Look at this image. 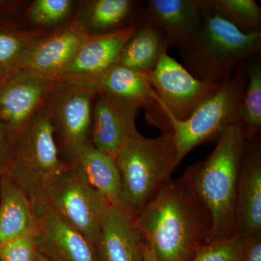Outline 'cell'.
<instances>
[{
    "label": "cell",
    "instance_id": "obj_1",
    "mask_svg": "<svg viewBox=\"0 0 261 261\" xmlns=\"http://www.w3.org/2000/svg\"><path fill=\"white\" fill-rule=\"evenodd\" d=\"M136 223L157 261H191L211 242L210 212L182 176L168 180L136 215Z\"/></svg>",
    "mask_w": 261,
    "mask_h": 261
},
{
    "label": "cell",
    "instance_id": "obj_2",
    "mask_svg": "<svg viewBox=\"0 0 261 261\" xmlns=\"http://www.w3.org/2000/svg\"><path fill=\"white\" fill-rule=\"evenodd\" d=\"M215 142L210 155L182 176L210 212L211 241L236 234L239 173L247 143L241 123L225 128Z\"/></svg>",
    "mask_w": 261,
    "mask_h": 261
},
{
    "label": "cell",
    "instance_id": "obj_3",
    "mask_svg": "<svg viewBox=\"0 0 261 261\" xmlns=\"http://www.w3.org/2000/svg\"><path fill=\"white\" fill-rule=\"evenodd\" d=\"M202 10L200 29L180 49V55L185 68L197 80L221 83L238 63L260 56L261 32L245 34L219 15Z\"/></svg>",
    "mask_w": 261,
    "mask_h": 261
},
{
    "label": "cell",
    "instance_id": "obj_4",
    "mask_svg": "<svg viewBox=\"0 0 261 261\" xmlns=\"http://www.w3.org/2000/svg\"><path fill=\"white\" fill-rule=\"evenodd\" d=\"M176 145L172 130L157 138L140 132L132 136L117 153V168L126 205L134 214L149 202L171 179L175 167Z\"/></svg>",
    "mask_w": 261,
    "mask_h": 261
},
{
    "label": "cell",
    "instance_id": "obj_5",
    "mask_svg": "<svg viewBox=\"0 0 261 261\" xmlns=\"http://www.w3.org/2000/svg\"><path fill=\"white\" fill-rule=\"evenodd\" d=\"M62 161L44 104L19 135L5 174L27 194L36 211L53 182L68 167Z\"/></svg>",
    "mask_w": 261,
    "mask_h": 261
},
{
    "label": "cell",
    "instance_id": "obj_6",
    "mask_svg": "<svg viewBox=\"0 0 261 261\" xmlns=\"http://www.w3.org/2000/svg\"><path fill=\"white\" fill-rule=\"evenodd\" d=\"M243 65L221 84L219 90L185 121L166 113L176 145L175 167L197 146L215 142L220 134L240 123V109L246 87Z\"/></svg>",
    "mask_w": 261,
    "mask_h": 261
},
{
    "label": "cell",
    "instance_id": "obj_7",
    "mask_svg": "<svg viewBox=\"0 0 261 261\" xmlns=\"http://www.w3.org/2000/svg\"><path fill=\"white\" fill-rule=\"evenodd\" d=\"M95 94L83 82L57 80L44 103L60 156L68 166L78 162L92 144Z\"/></svg>",
    "mask_w": 261,
    "mask_h": 261
},
{
    "label": "cell",
    "instance_id": "obj_8",
    "mask_svg": "<svg viewBox=\"0 0 261 261\" xmlns=\"http://www.w3.org/2000/svg\"><path fill=\"white\" fill-rule=\"evenodd\" d=\"M46 202L61 219L96 245L110 204L75 163L53 182Z\"/></svg>",
    "mask_w": 261,
    "mask_h": 261
},
{
    "label": "cell",
    "instance_id": "obj_9",
    "mask_svg": "<svg viewBox=\"0 0 261 261\" xmlns=\"http://www.w3.org/2000/svg\"><path fill=\"white\" fill-rule=\"evenodd\" d=\"M153 89L165 114L178 121L187 119L202 102L214 95L221 83L210 84L197 80L165 51L159 63L144 75Z\"/></svg>",
    "mask_w": 261,
    "mask_h": 261
},
{
    "label": "cell",
    "instance_id": "obj_10",
    "mask_svg": "<svg viewBox=\"0 0 261 261\" xmlns=\"http://www.w3.org/2000/svg\"><path fill=\"white\" fill-rule=\"evenodd\" d=\"M56 82L27 69L13 70L0 82V123L15 142Z\"/></svg>",
    "mask_w": 261,
    "mask_h": 261
},
{
    "label": "cell",
    "instance_id": "obj_11",
    "mask_svg": "<svg viewBox=\"0 0 261 261\" xmlns=\"http://www.w3.org/2000/svg\"><path fill=\"white\" fill-rule=\"evenodd\" d=\"M140 109L137 103L96 92L92 102V145L115 159L125 142L138 133L136 121Z\"/></svg>",
    "mask_w": 261,
    "mask_h": 261
},
{
    "label": "cell",
    "instance_id": "obj_12",
    "mask_svg": "<svg viewBox=\"0 0 261 261\" xmlns=\"http://www.w3.org/2000/svg\"><path fill=\"white\" fill-rule=\"evenodd\" d=\"M88 37L84 27L72 18L39 39L20 60L15 70H32L57 80Z\"/></svg>",
    "mask_w": 261,
    "mask_h": 261
},
{
    "label": "cell",
    "instance_id": "obj_13",
    "mask_svg": "<svg viewBox=\"0 0 261 261\" xmlns=\"http://www.w3.org/2000/svg\"><path fill=\"white\" fill-rule=\"evenodd\" d=\"M37 249L49 261H99L95 245L61 219L47 202L36 211Z\"/></svg>",
    "mask_w": 261,
    "mask_h": 261
},
{
    "label": "cell",
    "instance_id": "obj_14",
    "mask_svg": "<svg viewBox=\"0 0 261 261\" xmlns=\"http://www.w3.org/2000/svg\"><path fill=\"white\" fill-rule=\"evenodd\" d=\"M83 83L88 84L97 93L108 94L140 105L149 123L159 128L161 134L171 130L167 116L145 75L116 63L97 76Z\"/></svg>",
    "mask_w": 261,
    "mask_h": 261
},
{
    "label": "cell",
    "instance_id": "obj_15",
    "mask_svg": "<svg viewBox=\"0 0 261 261\" xmlns=\"http://www.w3.org/2000/svg\"><path fill=\"white\" fill-rule=\"evenodd\" d=\"M140 23L108 34L89 35L57 80L87 82L118 63L122 48Z\"/></svg>",
    "mask_w": 261,
    "mask_h": 261
},
{
    "label": "cell",
    "instance_id": "obj_16",
    "mask_svg": "<svg viewBox=\"0 0 261 261\" xmlns=\"http://www.w3.org/2000/svg\"><path fill=\"white\" fill-rule=\"evenodd\" d=\"M200 0H149L144 3L140 22L153 24L164 33L168 48L186 46L202 22Z\"/></svg>",
    "mask_w": 261,
    "mask_h": 261
},
{
    "label": "cell",
    "instance_id": "obj_17",
    "mask_svg": "<svg viewBox=\"0 0 261 261\" xmlns=\"http://www.w3.org/2000/svg\"><path fill=\"white\" fill-rule=\"evenodd\" d=\"M236 234L261 233V138L247 141L237 192Z\"/></svg>",
    "mask_w": 261,
    "mask_h": 261
},
{
    "label": "cell",
    "instance_id": "obj_18",
    "mask_svg": "<svg viewBox=\"0 0 261 261\" xmlns=\"http://www.w3.org/2000/svg\"><path fill=\"white\" fill-rule=\"evenodd\" d=\"M95 247L99 261H143L145 243L135 215L110 206Z\"/></svg>",
    "mask_w": 261,
    "mask_h": 261
},
{
    "label": "cell",
    "instance_id": "obj_19",
    "mask_svg": "<svg viewBox=\"0 0 261 261\" xmlns=\"http://www.w3.org/2000/svg\"><path fill=\"white\" fill-rule=\"evenodd\" d=\"M144 2L87 0L81 2L74 17L89 35L108 34L140 22Z\"/></svg>",
    "mask_w": 261,
    "mask_h": 261
},
{
    "label": "cell",
    "instance_id": "obj_20",
    "mask_svg": "<svg viewBox=\"0 0 261 261\" xmlns=\"http://www.w3.org/2000/svg\"><path fill=\"white\" fill-rule=\"evenodd\" d=\"M35 209L27 194L5 173L0 174V246L36 233Z\"/></svg>",
    "mask_w": 261,
    "mask_h": 261
},
{
    "label": "cell",
    "instance_id": "obj_21",
    "mask_svg": "<svg viewBox=\"0 0 261 261\" xmlns=\"http://www.w3.org/2000/svg\"><path fill=\"white\" fill-rule=\"evenodd\" d=\"M167 49L163 31L153 24L140 22L122 48L118 63L145 75L154 69Z\"/></svg>",
    "mask_w": 261,
    "mask_h": 261
},
{
    "label": "cell",
    "instance_id": "obj_22",
    "mask_svg": "<svg viewBox=\"0 0 261 261\" xmlns=\"http://www.w3.org/2000/svg\"><path fill=\"white\" fill-rule=\"evenodd\" d=\"M77 163L91 185L104 196L110 205L133 213L123 199L121 177L114 158L103 153L91 144Z\"/></svg>",
    "mask_w": 261,
    "mask_h": 261
},
{
    "label": "cell",
    "instance_id": "obj_23",
    "mask_svg": "<svg viewBox=\"0 0 261 261\" xmlns=\"http://www.w3.org/2000/svg\"><path fill=\"white\" fill-rule=\"evenodd\" d=\"M48 33L23 29L16 20L0 21V68L13 71L30 48Z\"/></svg>",
    "mask_w": 261,
    "mask_h": 261
},
{
    "label": "cell",
    "instance_id": "obj_24",
    "mask_svg": "<svg viewBox=\"0 0 261 261\" xmlns=\"http://www.w3.org/2000/svg\"><path fill=\"white\" fill-rule=\"evenodd\" d=\"M205 11L219 15L245 34L261 32V8L255 0H200Z\"/></svg>",
    "mask_w": 261,
    "mask_h": 261
},
{
    "label": "cell",
    "instance_id": "obj_25",
    "mask_svg": "<svg viewBox=\"0 0 261 261\" xmlns=\"http://www.w3.org/2000/svg\"><path fill=\"white\" fill-rule=\"evenodd\" d=\"M247 83L240 109V123L247 141L260 136L261 130V63L250 62Z\"/></svg>",
    "mask_w": 261,
    "mask_h": 261
},
{
    "label": "cell",
    "instance_id": "obj_26",
    "mask_svg": "<svg viewBox=\"0 0 261 261\" xmlns=\"http://www.w3.org/2000/svg\"><path fill=\"white\" fill-rule=\"evenodd\" d=\"M73 0H34L27 8L24 17L29 23L42 27L64 25L75 9Z\"/></svg>",
    "mask_w": 261,
    "mask_h": 261
},
{
    "label": "cell",
    "instance_id": "obj_27",
    "mask_svg": "<svg viewBox=\"0 0 261 261\" xmlns=\"http://www.w3.org/2000/svg\"><path fill=\"white\" fill-rule=\"evenodd\" d=\"M245 238L240 234L213 240L200 247L191 261H242Z\"/></svg>",
    "mask_w": 261,
    "mask_h": 261
},
{
    "label": "cell",
    "instance_id": "obj_28",
    "mask_svg": "<svg viewBox=\"0 0 261 261\" xmlns=\"http://www.w3.org/2000/svg\"><path fill=\"white\" fill-rule=\"evenodd\" d=\"M38 252L36 233L0 246V261H34Z\"/></svg>",
    "mask_w": 261,
    "mask_h": 261
},
{
    "label": "cell",
    "instance_id": "obj_29",
    "mask_svg": "<svg viewBox=\"0 0 261 261\" xmlns=\"http://www.w3.org/2000/svg\"><path fill=\"white\" fill-rule=\"evenodd\" d=\"M15 140L0 123V174L7 173L9 168Z\"/></svg>",
    "mask_w": 261,
    "mask_h": 261
},
{
    "label": "cell",
    "instance_id": "obj_30",
    "mask_svg": "<svg viewBox=\"0 0 261 261\" xmlns=\"http://www.w3.org/2000/svg\"><path fill=\"white\" fill-rule=\"evenodd\" d=\"M25 5L24 1L0 0V21L16 20Z\"/></svg>",
    "mask_w": 261,
    "mask_h": 261
},
{
    "label": "cell",
    "instance_id": "obj_31",
    "mask_svg": "<svg viewBox=\"0 0 261 261\" xmlns=\"http://www.w3.org/2000/svg\"><path fill=\"white\" fill-rule=\"evenodd\" d=\"M245 238V249L242 261H261V233Z\"/></svg>",
    "mask_w": 261,
    "mask_h": 261
},
{
    "label": "cell",
    "instance_id": "obj_32",
    "mask_svg": "<svg viewBox=\"0 0 261 261\" xmlns=\"http://www.w3.org/2000/svg\"><path fill=\"white\" fill-rule=\"evenodd\" d=\"M143 261H157L152 252L145 244V248H144Z\"/></svg>",
    "mask_w": 261,
    "mask_h": 261
},
{
    "label": "cell",
    "instance_id": "obj_33",
    "mask_svg": "<svg viewBox=\"0 0 261 261\" xmlns=\"http://www.w3.org/2000/svg\"><path fill=\"white\" fill-rule=\"evenodd\" d=\"M11 70L5 69V68H0V82L5 79L9 73H11Z\"/></svg>",
    "mask_w": 261,
    "mask_h": 261
},
{
    "label": "cell",
    "instance_id": "obj_34",
    "mask_svg": "<svg viewBox=\"0 0 261 261\" xmlns=\"http://www.w3.org/2000/svg\"><path fill=\"white\" fill-rule=\"evenodd\" d=\"M34 261H49L42 254H41L40 252L38 250L37 255H36L35 257H34Z\"/></svg>",
    "mask_w": 261,
    "mask_h": 261
}]
</instances>
